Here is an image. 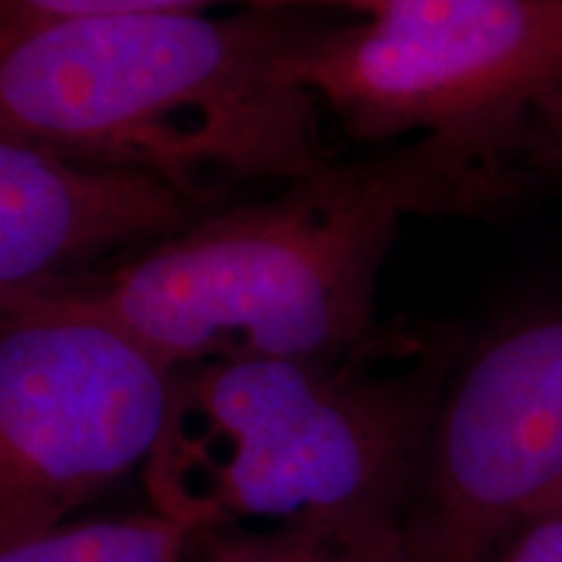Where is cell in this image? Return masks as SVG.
Here are the masks:
<instances>
[{"instance_id":"6da1fadb","label":"cell","mask_w":562,"mask_h":562,"mask_svg":"<svg viewBox=\"0 0 562 562\" xmlns=\"http://www.w3.org/2000/svg\"><path fill=\"white\" fill-rule=\"evenodd\" d=\"M529 188L510 138L425 133L30 294L104 313L175 368L331 355L381 326L378 277L402 222L492 216Z\"/></svg>"},{"instance_id":"7a4b0ae2","label":"cell","mask_w":562,"mask_h":562,"mask_svg":"<svg viewBox=\"0 0 562 562\" xmlns=\"http://www.w3.org/2000/svg\"><path fill=\"white\" fill-rule=\"evenodd\" d=\"M336 24L318 9L0 21V136L224 209L334 161L305 70Z\"/></svg>"},{"instance_id":"3957f363","label":"cell","mask_w":562,"mask_h":562,"mask_svg":"<svg viewBox=\"0 0 562 562\" xmlns=\"http://www.w3.org/2000/svg\"><path fill=\"white\" fill-rule=\"evenodd\" d=\"M467 334L378 326L341 351L178 368L149 508L211 529L396 521Z\"/></svg>"},{"instance_id":"277c9868","label":"cell","mask_w":562,"mask_h":562,"mask_svg":"<svg viewBox=\"0 0 562 562\" xmlns=\"http://www.w3.org/2000/svg\"><path fill=\"white\" fill-rule=\"evenodd\" d=\"M178 368L117 321L55 294L0 300V542L68 524L146 472Z\"/></svg>"},{"instance_id":"5b68a950","label":"cell","mask_w":562,"mask_h":562,"mask_svg":"<svg viewBox=\"0 0 562 562\" xmlns=\"http://www.w3.org/2000/svg\"><path fill=\"white\" fill-rule=\"evenodd\" d=\"M305 79L355 140L501 136L562 81V0H385L336 24Z\"/></svg>"},{"instance_id":"8992f818","label":"cell","mask_w":562,"mask_h":562,"mask_svg":"<svg viewBox=\"0 0 562 562\" xmlns=\"http://www.w3.org/2000/svg\"><path fill=\"white\" fill-rule=\"evenodd\" d=\"M562 508V297L467 341L422 453L404 539L414 562H490Z\"/></svg>"},{"instance_id":"52a82bcc","label":"cell","mask_w":562,"mask_h":562,"mask_svg":"<svg viewBox=\"0 0 562 562\" xmlns=\"http://www.w3.org/2000/svg\"><path fill=\"white\" fill-rule=\"evenodd\" d=\"M214 211L157 175L0 136V297L125 261Z\"/></svg>"},{"instance_id":"ba28073f","label":"cell","mask_w":562,"mask_h":562,"mask_svg":"<svg viewBox=\"0 0 562 562\" xmlns=\"http://www.w3.org/2000/svg\"><path fill=\"white\" fill-rule=\"evenodd\" d=\"M188 562H414L396 521H341L211 529L195 539Z\"/></svg>"},{"instance_id":"9c48e42d","label":"cell","mask_w":562,"mask_h":562,"mask_svg":"<svg viewBox=\"0 0 562 562\" xmlns=\"http://www.w3.org/2000/svg\"><path fill=\"white\" fill-rule=\"evenodd\" d=\"M199 533L149 508L9 539L0 542V562H188Z\"/></svg>"},{"instance_id":"30bf717a","label":"cell","mask_w":562,"mask_h":562,"mask_svg":"<svg viewBox=\"0 0 562 562\" xmlns=\"http://www.w3.org/2000/svg\"><path fill=\"white\" fill-rule=\"evenodd\" d=\"M235 3L240 9H318L375 16L385 0H0V21H37L100 13H203L209 5Z\"/></svg>"},{"instance_id":"8fae6325","label":"cell","mask_w":562,"mask_h":562,"mask_svg":"<svg viewBox=\"0 0 562 562\" xmlns=\"http://www.w3.org/2000/svg\"><path fill=\"white\" fill-rule=\"evenodd\" d=\"M516 157L531 180L562 186V81L524 112L516 131Z\"/></svg>"},{"instance_id":"7c38bea8","label":"cell","mask_w":562,"mask_h":562,"mask_svg":"<svg viewBox=\"0 0 562 562\" xmlns=\"http://www.w3.org/2000/svg\"><path fill=\"white\" fill-rule=\"evenodd\" d=\"M490 562H562V508L526 521Z\"/></svg>"}]
</instances>
